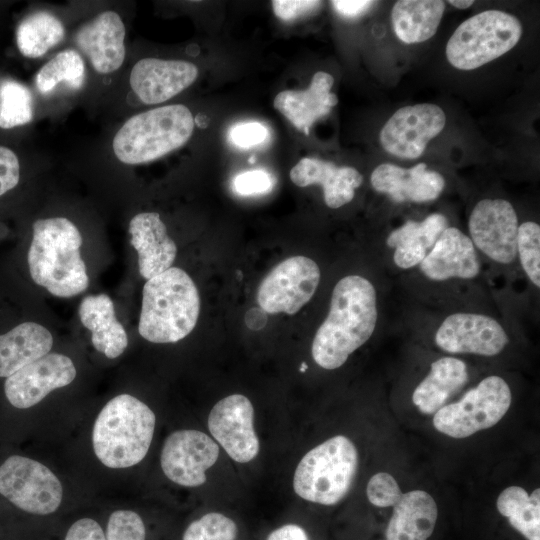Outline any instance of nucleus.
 <instances>
[{
  "label": "nucleus",
  "instance_id": "1a4fd4ad",
  "mask_svg": "<svg viewBox=\"0 0 540 540\" xmlns=\"http://www.w3.org/2000/svg\"><path fill=\"white\" fill-rule=\"evenodd\" d=\"M0 495L24 512L47 515L60 506L63 489L56 475L44 464L11 455L0 464Z\"/></svg>",
  "mask_w": 540,
  "mask_h": 540
},
{
  "label": "nucleus",
  "instance_id": "c9c22d12",
  "mask_svg": "<svg viewBox=\"0 0 540 540\" xmlns=\"http://www.w3.org/2000/svg\"><path fill=\"white\" fill-rule=\"evenodd\" d=\"M142 518L132 510H116L107 522L106 540H145Z\"/></svg>",
  "mask_w": 540,
  "mask_h": 540
},
{
  "label": "nucleus",
  "instance_id": "79ce46f5",
  "mask_svg": "<svg viewBox=\"0 0 540 540\" xmlns=\"http://www.w3.org/2000/svg\"><path fill=\"white\" fill-rule=\"evenodd\" d=\"M65 540H106V538L98 522L91 518H81L68 529Z\"/></svg>",
  "mask_w": 540,
  "mask_h": 540
},
{
  "label": "nucleus",
  "instance_id": "20e7f679",
  "mask_svg": "<svg viewBox=\"0 0 540 540\" xmlns=\"http://www.w3.org/2000/svg\"><path fill=\"white\" fill-rule=\"evenodd\" d=\"M156 417L142 401L129 394L112 398L98 414L92 432L93 450L106 467L134 466L146 456Z\"/></svg>",
  "mask_w": 540,
  "mask_h": 540
},
{
  "label": "nucleus",
  "instance_id": "a211bd4d",
  "mask_svg": "<svg viewBox=\"0 0 540 540\" xmlns=\"http://www.w3.org/2000/svg\"><path fill=\"white\" fill-rule=\"evenodd\" d=\"M197 76L191 62L144 58L133 66L130 86L143 103L158 104L188 88Z\"/></svg>",
  "mask_w": 540,
  "mask_h": 540
},
{
  "label": "nucleus",
  "instance_id": "9b49d317",
  "mask_svg": "<svg viewBox=\"0 0 540 540\" xmlns=\"http://www.w3.org/2000/svg\"><path fill=\"white\" fill-rule=\"evenodd\" d=\"M434 342L449 354L493 357L506 348L509 336L503 324L491 315L457 311L438 324Z\"/></svg>",
  "mask_w": 540,
  "mask_h": 540
},
{
  "label": "nucleus",
  "instance_id": "2f4dec72",
  "mask_svg": "<svg viewBox=\"0 0 540 540\" xmlns=\"http://www.w3.org/2000/svg\"><path fill=\"white\" fill-rule=\"evenodd\" d=\"M85 80V64L78 52L72 49L58 53L36 75V86L42 94L51 92L60 83L78 90Z\"/></svg>",
  "mask_w": 540,
  "mask_h": 540
},
{
  "label": "nucleus",
  "instance_id": "b1692460",
  "mask_svg": "<svg viewBox=\"0 0 540 540\" xmlns=\"http://www.w3.org/2000/svg\"><path fill=\"white\" fill-rule=\"evenodd\" d=\"M449 221L441 213H432L421 221L408 220L392 230L386 239L392 262L398 269L417 267L432 249Z\"/></svg>",
  "mask_w": 540,
  "mask_h": 540
},
{
  "label": "nucleus",
  "instance_id": "9d476101",
  "mask_svg": "<svg viewBox=\"0 0 540 540\" xmlns=\"http://www.w3.org/2000/svg\"><path fill=\"white\" fill-rule=\"evenodd\" d=\"M320 276L314 260L300 255L287 258L262 280L257 302L266 313L293 315L311 300Z\"/></svg>",
  "mask_w": 540,
  "mask_h": 540
},
{
  "label": "nucleus",
  "instance_id": "423d86ee",
  "mask_svg": "<svg viewBox=\"0 0 540 540\" xmlns=\"http://www.w3.org/2000/svg\"><path fill=\"white\" fill-rule=\"evenodd\" d=\"M358 465L354 443L343 435L331 437L300 460L293 477L294 491L304 500L335 505L351 489Z\"/></svg>",
  "mask_w": 540,
  "mask_h": 540
},
{
  "label": "nucleus",
  "instance_id": "ea45409f",
  "mask_svg": "<svg viewBox=\"0 0 540 540\" xmlns=\"http://www.w3.org/2000/svg\"><path fill=\"white\" fill-rule=\"evenodd\" d=\"M20 165L16 154L0 146V196L13 189L19 182Z\"/></svg>",
  "mask_w": 540,
  "mask_h": 540
},
{
  "label": "nucleus",
  "instance_id": "dca6fc26",
  "mask_svg": "<svg viewBox=\"0 0 540 540\" xmlns=\"http://www.w3.org/2000/svg\"><path fill=\"white\" fill-rule=\"evenodd\" d=\"M75 377L76 368L68 356L48 353L7 377L4 394L11 406L27 409L52 390L69 385Z\"/></svg>",
  "mask_w": 540,
  "mask_h": 540
},
{
  "label": "nucleus",
  "instance_id": "c85d7f7f",
  "mask_svg": "<svg viewBox=\"0 0 540 540\" xmlns=\"http://www.w3.org/2000/svg\"><path fill=\"white\" fill-rule=\"evenodd\" d=\"M445 3L440 0H400L391 11L396 36L404 43H420L435 35Z\"/></svg>",
  "mask_w": 540,
  "mask_h": 540
},
{
  "label": "nucleus",
  "instance_id": "e433bc0d",
  "mask_svg": "<svg viewBox=\"0 0 540 540\" xmlns=\"http://www.w3.org/2000/svg\"><path fill=\"white\" fill-rule=\"evenodd\" d=\"M402 494L396 479L387 472L374 474L367 483V498L376 507H393Z\"/></svg>",
  "mask_w": 540,
  "mask_h": 540
},
{
  "label": "nucleus",
  "instance_id": "412c9836",
  "mask_svg": "<svg viewBox=\"0 0 540 540\" xmlns=\"http://www.w3.org/2000/svg\"><path fill=\"white\" fill-rule=\"evenodd\" d=\"M130 242L138 253L139 272L151 279L171 268L177 254L175 242L156 212L135 215L129 224Z\"/></svg>",
  "mask_w": 540,
  "mask_h": 540
},
{
  "label": "nucleus",
  "instance_id": "f8f14e48",
  "mask_svg": "<svg viewBox=\"0 0 540 540\" xmlns=\"http://www.w3.org/2000/svg\"><path fill=\"white\" fill-rule=\"evenodd\" d=\"M519 221L512 204L504 199H482L468 220L469 238L479 254L501 266L516 261Z\"/></svg>",
  "mask_w": 540,
  "mask_h": 540
},
{
  "label": "nucleus",
  "instance_id": "a18cd8bd",
  "mask_svg": "<svg viewBox=\"0 0 540 540\" xmlns=\"http://www.w3.org/2000/svg\"><path fill=\"white\" fill-rule=\"evenodd\" d=\"M262 309L253 308L246 314L245 321L249 328L259 330L264 327L267 317Z\"/></svg>",
  "mask_w": 540,
  "mask_h": 540
},
{
  "label": "nucleus",
  "instance_id": "a19ab883",
  "mask_svg": "<svg viewBox=\"0 0 540 540\" xmlns=\"http://www.w3.org/2000/svg\"><path fill=\"white\" fill-rule=\"evenodd\" d=\"M275 15L283 21H292L318 9L322 2L309 0H274L271 2Z\"/></svg>",
  "mask_w": 540,
  "mask_h": 540
},
{
  "label": "nucleus",
  "instance_id": "37998d69",
  "mask_svg": "<svg viewBox=\"0 0 540 540\" xmlns=\"http://www.w3.org/2000/svg\"><path fill=\"white\" fill-rule=\"evenodd\" d=\"M373 1L365 0H335L331 1L334 9L346 17H357L366 12L373 4Z\"/></svg>",
  "mask_w": 540,
  "mask_h": 540
},
{
  "label": "nucleus",
  "instance_id": "f704fd0d",
  "mask_svg": "<svg viewBox=\"0 0 540 540\" xmlns=\"http://www.w3.org/2000/svg\"><path fill=\"white\" fill-rule=\"evenodd\" d=\"M237 525L229 517L210 512L187 527L182 540H235Z\"/></svg>",
  "mask_w": 540,
  "mask_h": 540
},
{
  "label": "nucleus",
  "instance_id": "ddd939ff",
  "mask_svg": "<svg viewBox=\"0 0 540 540\" xmlns=\"http://www.w3.org/2000/svg\"><path fill=\"white\" fill-rule=\"evenodd\" d=\"M444 111L434 104H417L397 110L380 132L383 149L397 157L418 158L428 142L443 130Z\"/></svg>",
  "mask_w": 540,
  "mask_h": 540
},
{
  "label": "nucleus",
  "instance_id": "49530a36",
  "mask_svg": "<svg viewBox=\"0 0 540 540\" xmlns=\"http://www.w3.org/2000/svg\"><path fill=\"white\" fill-rule=\"evenodd\" d=\"M473 3L474 1L472 0H450L449 1V4H451L452 6L458 9H466L470 7Z\"/></svg>",
  "mask_w": 540,
  "mask_h": 540
},
{
  "label": "nucleus",
  "instance_id": "7ed1b4c3",
  "mask_svg": "<svg viewBox=\"0 0 540 540\" xmlns=\"http://www.w3.org/2000/svg\"><path fill=\"white\" fill-rule=\"evenodd\" d=\"M199 312L195 283L184 270L171 267L145 283L138 331L152 343H175L192 332Z\"/></svg>",
  "mask_w": 540,
  "mask_h": 540
},
{
  "label": "nucleus",
  "instance_id": "473e14b6",
  "mask_svg": "<svg viewBox=\"0 0 540 540\" xmlns=\"http://www.w3.org/2000/svg\"><path fill=\"white\" fill-rule=\"evenodd\" d=\"M33 118L32 96L23 84L8 80L0 88V127L10 129Z\"/></svg>",
  "mask_w": 540,
  "mask_h": 540
},
{
  "label": "nucleus",
  "instance_id": "aec40b11",
  "mask_svg": "<svg viewBox=\"0 0 540 540\" xmlns=\"http://www.w3.org/2000/svg\"><path fill=\"white\" fill-rule=\"evenodd\" d=\"M125 26L114 11H105L84 24L76 33L78 48L94 69L102 74L116 71L125 58Z\"/></svg>",
  "mask_w": 540,
  "mask_h": 540
},
{
  "label": "nucleus",
  "instance_id": "bb28decb",
  "mask_svg": "<svg viewBox=\"0 0 540 540\" xmlns=\"http://www.w3.org/2000/svg\"><path fill=\"white\" fill-rule=\"evenodd\" d=\"M81 323L91 331L94 348L106 357L120 356L128 345L126 331L115 315L114 304L106 294L85 297L79 306Z\"/></svg>",
  "mask_w": 540,
  "mask_h": 540
},
{
  "label": "nucleus",
  "instance_id": "72a5a7b5",
  "mask_svg": "<svg viewBox=\"0 0 540 540\" xmlns=\"http://www.w3.org/2000/svg\"><path fill=\"white\" fill-rule=\"evenodd\" d=\"M516 260L529 282L540 288V226L534 221H525L518 226Z\"/></svg>",
  "mask_w": 540,
  "mask_h": 540
},
{
  "label": "nucleus",
  "instance_id": "2eb2a0df",
  "mask_svg": "<svg viewBox=\"0 0 540 540\" xmlns=\"http://www.w3.org/2000/svg\"><path fill=\"white\" fill-rule=\"evenodd\" d=\"M253 418V405L241 394L221 399L210 411L208 429L211 435L238 463H247L259 453L260 443Z\"/></svg>",
  "mask_w": 540,
  "mask_h": 540
},
{
  "label": "nucleus",
  "instance_id": "58836bf2",
  "mask_svg": "<svg viewBox=\"0 0 540 540\" xmlns=\"http://www.w3.org/2000/svg\"><path fill=\"white\" fill-rule=\"evenodd\" d=\"M229 136L236 146L250 148L264 142L268 137V130L258 122L239 123L231 127Z\"/></svg>",
  "mask_w": 540,
  "mask_h": 540
},
{
  "label": "nucleus",
  "instance_id": "4be33fe9",
  "mask_svg": "<svg viewBox=\"0 0 540 540\" xmlns=\"http://www.w3.org/2000/svg\"><path fill=\"white\" fill-rule=\"evenodd\" d=\"M290 179L299 187L321 185L325 204L332 209L352 201L355 190L363 182V176L353 167H339L332 162L309 157L302 158L291 169Z\"/></svg>",
  "mask_w": 540,
  "mask_h": 540
},
{
  "label": "nucleus",
  "instance_id": "f03ea898",
  "mask_svg": "<svg viewBox=\"0 0 540 540\" xmlns=\"http://www.w3.org/2000/svg\"><path fill=\"white\" fill-rule=\"evenodd\" d=\"M81 244L82 236L70 220L54 217L35 221L27 255L33 281L61 298L85 291L89 278Z\"/></svg>",
  "mask_w": 540,
  "mask_h": 540
},
{
  "label": "nucleus",
  "instance_id": "0eeeda50",
  "mask_svg": "<svg viewBox=\"0 0 540 540\" xmlns=\"http://www.w3.org/2000/svg\"><path fill=\"white\" fill-rule=\"evenodd\" d=\"M521 35L522 25L514 15L483 11L456 28L447 42L446 57L457 69H476L511 50Z\"/></svg>",
  "mask_w": 540,
  "mask_h": 540
},
{
  "label": "nucleus",
  "instance_id": "c03bdc74",
  "mask_svg": "<svg viewBox=\"0 0 540 540\" xmlns=\"http://www.w3.org/2000/svg\"><path fill=\"white\" fill-rule=\"evenodd\" d=\"M267 540H309V538L301 526L286 524L272 531Z\"/></svg>",
  "mask_w": 540,
  "mask_h": 540
},
{
  "label": "nucleus",
  "instance_id": "7c9ffc66",
  "mask_svg": "<svg viewBox=\"0 0 540 540\" xmlns=\"http://www.w3.org/2000/svg\"><path fill=\"white\" fill-rule=\"evenodd\" d=\"M64 35V26L57 17L38 11L21 21L16 31V42L22 55L38 58L60 43Z\"/></svg>",
  "mask_w": 540,
  "mask_h": 540
},
{
  "label": "nucleus",
  "instance_id": "4468645a",
  "mask_svg": "<svg viewBox=\"0 0 540 540\" xmlns=\"http://www.w3.org/2000/svg\"><path fill=\"white\" fill-rule=\"evenodd\" d=\"M219 456V447L198 430H177L165 440L160 463L165 476L184 487H197L206 481L205 471Z\"/></svg>",
  "mask_w": 540,
  "mask_h": 540
},
{
  "label": "nucleus",
  "instance_id": "de8ad7c7",
  "mask_svg": "<svg viewBox=\"0 0 540 540\" xmlns=\"http://www.w3.org/2000/svg\"><path fill=\"white\" fill-rule=\"evenodd\" d=\"M255 161H256V159H255L254 156H252V157L249 159V162H250V163H254Z\"/></svg>",
  "mask_w": 540,
  "mask_h": 540
},
{
  "label": "nucleus",
  "instance_id": "a878e982",
  "mask_svg": "<svg viewBox=\"0 0 540 540\" xmlns=\"http://www.w3.org/2000/svg\"><path fill=\"white\" fill-rule=\"evenodd\" d=\"M438 517L437 504L428 492L412 490L403 493L393 506L386 540H428Z\"/></svg>",
  "mask_w": 540,
  "mask_h": 540
},
{
  "label": "nucleus",
  "instance_id": "f257e3e1",
  "mask_svg": "<svg viewBox=\"0 0 540 540\" xmlns=\"http://www.w3.org/2000/svg\"><path fill=\"white\" fill-rule=\"evenodd\" d=\"M377 291L361 275H347L334 286L329 312L314 336L311 353L323 369L334 370L373 335L378 321Z\"/></svg>",
  "mask_w": 540,
  "mask_h": 540
},
{
  "label": "nucleus",
  "instance_id": "393cba45",
  "mask_svg": "<svg viewBox=\"0 0 540 540\" xmlns=\"http://www.w3.org/2000/svg\"><path fill=\"white\" fill-rule=\"evenodd\" d=\"M469 379L466 363L454 356L438 358L412 394L413 404L426 415H434L456 395Z\"/></svg>",
  "mask_w": 540,
  "mask_h": 540
},
{
  "label": "nucleus",
  "instance_id": "cd10ccee",
  "mask_svg": "<svg viewBox=\"0 0 540 540\" xmlns=\"http://www.w3.org/2000/svg\"><path fill=\"white\" fill-rule=\"evenodd\" d=\"M52 346L49 330L34 322L21 323L0 335V378H7L45 356Z\"/></svg>",
  "mask_w": 540,
  "mask_h": 540
},
{
  "label": "nucleus",
  "instance_id": "f3484780",
  "mask_svg": "<svg viewBox=\"0 0 540 540\" xmlns=\"http://www.w3.org/2000/svg\"><path fill=\"white\" fill-rule=\"evenodd\" d=\"M417 267L423 277L435 283L473 280L482 269L480 255L469 236L453 226L442 232Z\"/></svg>",
  "mask_w": 540,
  "mask_h": 540
},
{
  "label": "nucleus",
  "instance_id": "5701e85b",
  "mask_svg": "<svg viewBox=\"0 0 540 540\" xmlns=\"http://www.w3.org/2000/svg\"><path fill=\"white\" fill-rule=\"evenodd\" d=\"M333 77L319 71L314 74L310 86L305 90H284L274 98V107L298 130L308 134L309 128L320 118L329 114L338 103L330 90Z\"/></svg>",
  "mask_w": 540,
  "mask_h": 540
},
{
  "label": "nucleus",
  "instance_id": "39448f33",
  "mask_svg": "<svg viewBox=\"0 0 540 540\" xmlns=\"http://www.w3.org/2000/svg\"><path fill=\"white\" fill-rule=\"evenodd\" d=\"M194 119L184 105L154 108L129 118L115 134L113 151L125 164L158 159L184 145L191 137Z\"/></svg>",
  "mask_w": 540,
  "mask_h": 540
},
{
  "label": "nucleus",
  "instance_id": "6ab92c4d",
  "mask_svg": "<svg viewBox=\"0 0 540 540\" xmlns=\"http://www.w3.org/2000/svg\"><path fill=\"white\" fill-rule=\"evenodd\" d=\"M375 191L387 195L396 203H426L437 199L442 193L445 180L425 163L412 168H402L384 163L377 166L370 177Z\"/></svg>",
  "mask_w": 540,
  "mask_h": 540
},
{
  "label": "nucleus",
  "instance_id": "4c0bfd02",
  "mask_svg": "<svg viewBox=\"0 0 540 540\" xmlns=\"http://www.w3.org/2000/svg\"><path fill=\"white\" fill-rule=\"evenodd\" d=\"M275 183L273 176L264 170L243 172L233 180L234 191L242 196L268 193Z\"/></svg>",
  "mask_w": 540,
  "mask_h": 540
},
{
  "label": "nucleus",
  "instance_id": "c756f323",
  "mask_svg": "<svg viewBox=\"0 0 540 540\" xmlns=\"http://www.w3.org/2000/svg\"><path fill=\"white\" fill-rule=\"evenodd\" d=\"M498 512L527 540H540V489L531 494L520 486H509L498 496Z\"/></svg>",
  "mask_w": 540,
  "mask_h": 540
},
{
  "label": "nucleus",
  "instance_id": "6e6552de",
  "mask_svg": "<svg viewBox=\"0 0 540 540\" xmlns=\"http://www.w3.org/2000/svg\"><path fill=\"white\" fill-rule=\"evenodd\" d=\"M508 383L498 375L482 379L458 401L446 404L433 416L435 429L452 438H467L496 425L511 406Z\"/></svg>",
  "mask_w": 540,
  "mask_h": 540
}]
</instances>
